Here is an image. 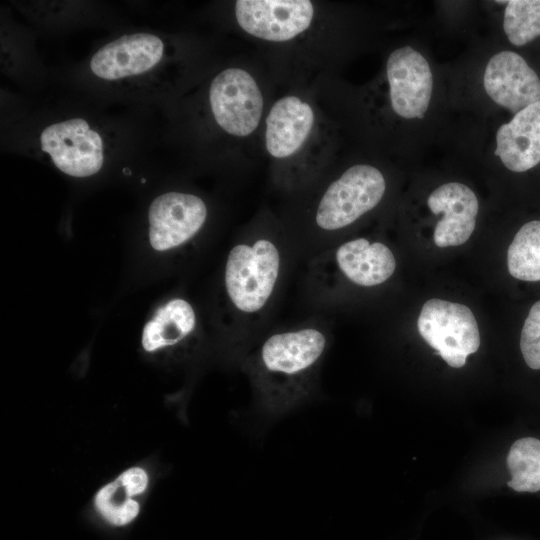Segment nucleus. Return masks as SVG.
Masks as SVG:
<instances>
[{
    "label": "nucleus",
    "mask_w": 540,
    "mask_h": 540,
    "mask_svg": "<svg viewBox=\"0 0 540 540\" xmlns=\"http://www.w3.org/2000/svg\"><path fill=\"white\" fill-rule=\"evenodd\" d=\"M328 345L327 328L318 322L259 337L244 352L243 367L261 410L279 416L308 400Z\"/></svg>",
    "instance_id": "f257e3e1"
},
{
    "label": "nucleus",
    "mask_w": 540,
    "mask_h": 540,
    "mask_svg": "<svg viewBox=\"0 0 540 540\" xmlns=\"http://www.w3.org/2000/svg\"><path fill=\"white\" fill-rule=\"evenodd\" d=\"M290 245L276 230H250L229 251L224 291L243 353L259 338L287 269Z\"/></svg>",
    "instance_id": "f03ea898"
},
{
    "label": "nucleus",
    "mask_w": 540,
    "mask_h": 540,
    "mask_svg": "<svg viewBox=\"0 0 540 540\" xmlns=\"http://www.w3.org/2000/svg\"><path fill=\"white\" fill-rule=\"evenodd\" d=\"M395 269L396 259L387 245L355 238L311 256L306 290L313 301L326 305L343 282L371 288L386 282Z\"/></svg>",
    "instance_id": "7ed1b4c3"
},
{
    "label": "nucleus",
    "mask_w": 540,
    "mask_h": 540,
    "mask_svg": "<svg viewBox=\"0 0 540 540\" xmlns=\"http://www.w3.org/2000/svg\"><path fill=\"white\" fill-rule=\"evenodd\" d=\"M386 180L369 164H356L331 181L315 202L311 219L312 256L327 245V238L373 210L383 199Z\"/></svg>",
    "instance_id": "20e7f679"
},
{
    "label": "nucleus",
    "mask_w": 540,
    "mask_h": 540,
    "mask_svg": "<svg viewBox=\"0 0 540 540\" xmlns=\"http://www.w3.org/2000/svg\"><path fill=\"white\" fill-rule=\"evenodd\" d=\"M175 56L172 43L150 32L124 34L101 46L89 61L98 81L121 89L150 84Z\"/></svg>",
    "instance_id": "39448f33"
},
{
    "label": "nucleus",
    "mask_w": 540,
    "mask_h": 540,
    "mask_svg": "<svg viewBox=\"0 0 540 540\" xmlns=\"http://www.w3.org/2000/svg\"><path fill=\"white\" fill-rule=\"evenodd\" d=\"M38 144L58 170L75 178L98 173L110 153L102 132L80 117L50 123L41 130Z\"/></svg>",
    "instance_id": "423d86ee"
},
{
    "label": "nucleus",
    "mask_w": 540,
    "mask_h": 540,
    "mask_svg": "<svg viewBox=\"0 0 540 540\" xmlns=\"http://www.w3.org/2000/svg\"><path fill=\"white\" fill-rule=\"evenodd\" d=\"M208 107L215 125L225 134L245 138L260 125L264 98L254 76L244 68L228 67L208 88Z\"/></svg>",
    "instance_id": "0eeeda50"
},
{
    "label": "nucleus",
    "mask_w": 540,
    "mask_h": 540,
    "mask_svg": "<svg viewBox=\"0 0 540 540\" xmlns=\"http://www.w3.org/2000/svg\"><path fill=\"white\" fill-rule=\"evenodd\" d=\"M421 337L451 367L465 365L467 356L480 346L477 321L465 305L430 299L423 305L417 321Z\"/></svg>",
    "instance_id": "6e6552de"
},
{
    "label": "nucleus",
    "mask_w": 540,
    "mask_h": 540,
    "mask_svg": "<svg viewBox=\"0 0 540 540\" xmlns=\"http://www.w3.org/2000/svg\"><path fill=\"white\" fill-rule=\"evenodd\" d=\"M234 14L247 34L269 42H287L306 32L315 17L308 0H238Z\"/></svg>",
    "instance_id": "1a4fd4ad"
},
{
    "label": "nucleus",
    "mask_w": 540,
    "mask_h": 540,
    "mask_svg": "<svg viewBox=\"0 0 540 540\" xmlns=\"http://www.w3.org/2000/svg\"><path fill=\"white\" fill-rule=\"evenodd\" d=\"M390 105L404 119L422 118L428 110L433 77L425 57L411 46L390 53L386 62Z\"/></svg>",
    "instance_id": "9d476101"
},
{
    "label": "nucleus",
    "mask_w": 540,
    "mask_h": 540,
    "mask_svg": "<svg viewBox=\"0 0 540 540\" xmlns=\"http://www.w3.org/2000/svg\"><path fill=\"white\" fill-rule=\"evenodd\" d=\"M207 215L206 203L195 194L171 191L159 195L148 211L152 247L166 251L185 244L202 229Z\"/></svg>",
    "instance_id": "9b49d317"
},
{
    "label": "nucleus",
    "mask_w": 540,
    "mask_h": 540,
    "mask_svg": "<svg viewBox=\"0 0 540 540\" xmlns=\"http://www.w3.org/2000/svg\"><path fill=\"white\" fill-rule=\"evenodd\" d=\"M483 85L497 105L514 115L540 100V78L526 60L513 51H501L490 58Z\"/></svg>",
    "instance_id": "f8f14e48"
},
{
    "label": "nucleus",
    "mask_w": 540,
    "mask_h": 540,
    "mask_svg": "<svg viewBox=\"0 0 540 540\" xmlns=\"http://www.w3.org/2000/svg\"><path fill=\"white\" fill-rule=\"evenodd\" d=\"M316 115L310 103L296 95L274 102L265 120V148L277 160L297 154L311 135Z\"/></svg>",
    "instance_id": "ddd939ff"
},
{
    "label": "nucleus",
    "mask_w": 540,
    "mask_h": 540,
    "mask_svg": "<svg viewBox=\"0 0 540 540\" xmlns=\"http://www.w3.org/2000/svg\"><path fill=\"white\" fill-rule=\"evenodd\" d=\"M427 205L435 215H442L433 234L436 246H459L470 238L475 229L479 203L468 186L459 182L445 183L429 195Z\"/></svg>",
    "instance_id": "4468645a"
},
{
    "label": "nucleus",
    "mask_w": 540,
    "mask_h": 540,
    "mask_svg": "<svg viewBox=\"0 0 540 540\" xmlns=\"http://www.w3.org/2000/svg\"><path fill=\"white\" fill-rule=\"evenodd\" d=\"M494 154L513 172H525L540 163V100L502 124L495 136Z\"/></svg>",
    "instance_id": "2eb2a0df"
},
{
    "label": "nucleus",
    "mask_w": 540,
    "mask_h": 540,
    "mask_svg": "<svg viewBox=\"0 0 540 540\" xmlns=\"http://www.w3.org/2000/svg\"><path fill=\"white\" fill-rule=\"evenodd\" d=\"M146 490L141 478L134 473L123 471L97 491L93 501L95 511L109 526L126 527L140 513V503L135 497Z\"/></svg>",
    "instance_id": "dca6fc26"
},
{
    "label": "nucleus",
    "mask_w": 540,
    "mask_h": 540,
    "mask_svg": "<svg viewBox=\"0 0 540 540\" xmlns=\"http://www.w3.org/2000/svg\"><path fill=\"white\" fill-rule=\"evenodd\" d=\"M196 328V315L191 304L172 299L159 308L146 323L142 334L143 348L152 352L185 340Z\"/></svg>",
    "instance_id": "f3484780"
},
{
    "label": "nucleus",
    "mask_w": 540,
    "mask_h": 540,
    "mask_svg": "<svg viewBox=\"0 0 540 540\" xmlns=\"http://www.w3.org/2000/svg\"><path fill=\"white\" fill-rule=\"evenodd\" d=\"M508 271L522 281H540V220L525 223L507 252Z\"/></svg>",
    "instance_id": "a211bd4d"
},
{
    "label": "nucleus",
    "mask_w": 540,
    "mask_h": 540,
    "mask_svg": "<svg viewBox=\"0 0 540 540\" xmlns=\"http://www.w3.org/2000/svg\"><path fill=\"white\" fill-rule=\"evenodd\" d=\"M511 480L507 485L517 492L540 490V440L525 437L516 440L507 455Z\"/></svg>",
    "instance_id": "6ab92c4d"
},
{
    "label": "nucleus",
    "mask_w": 540,
    "mask_h": 540,
    "mask_svg": "<svg viewBox=\"0 0 540 540\" xmlns=\"http://www.w3.org/2000/svg\"><path fill=\"white\" fill-rule=\"evenodd\" d=\"M503 30L515 46H523L540 36V0L506 1Z\"/></svg>",
    "instance_id": "aec40b11"
},
{
    "label": "nucleus",
    "mask_w": 540,
    "mask_h": 540,
    "mask_svg": "<svg viewBox=\"0 0 540 540\" xmlns=\"http://www.w3.org/2000/svg\"><path fill=\"white\" fill-rule=\"evenodd\" d=\"M520 350L528 367L540 369V300L531 307L520 335Z\"/></svg>",
    "instance_id": "412c9836"
}]
</instances>
